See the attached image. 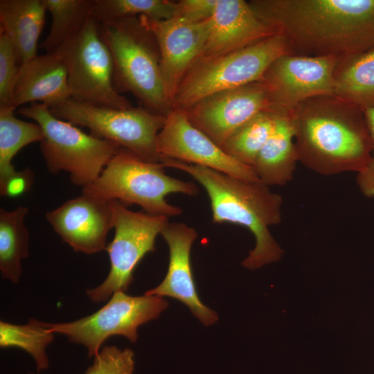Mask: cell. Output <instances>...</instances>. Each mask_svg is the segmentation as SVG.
I'll use <instances>...</instances> for the list:
<instances>
[{"mask_svg":"<svg viewBox=\"0 0 374 374\" xmlns=\"http://www.w3.org/2000/svg\"><path fill=\"white\" fill-rule=\"evenodd\" d=\"M28 208L19 206L8 211L0 209V272L17 283L22 272L21 260L29 255V232L24 223Z\"/></svg>","mask_w":374,"mask_h":374,"instance_id":"cell-23","label":"cell"},{"mask_svg":"<svg viewBox=\"0 0 374 374\" xmlns=\"http://www.w3.org/2000/svg\"><path fill=\"white\" fill-rule=\"evenodd\" d=\"M18 113L41 127L44 139L40 150L48 170L65 171L71 181L82 188L95 181L121 147L86 134L75 125L55 116L49 107L34 103Z\"/></svg>","mask_w":374,"mask_h":374,"instance_id":"cell-6","label":"cell"},{"mask_svg":"<svg viewBox=\"0 0 374 374\" xmlns=\"http://www.w3.org/2000/svg\"><path fill=\"white\" fill-rule=\"evenodd\" d=\"M55 53L65 62L71 98L82 103L117 109L132 107L113 82L114 62L100 23L92 15Z\"/></svg>","mask_w":374,"mask_h":374,"instance_id":"cell-8","label":"cell"},{"mask_svg":"<svg viewBox=\"0 0 374 374\" xmlns=\"http://www.w3.org/2000/svg\"><path fill=\"white\" fill-rule=\"evenodd\" d=\"M217 0H181L175 1L173 17L192 23L204 21L213 15Z\"/></svg>","mask_w":374,"mask_h":374,"instance_id":"cell-31","label":"cell"},{"mask_svg":"<svg viewBox=\"0 0 374 374\" xmlns=\"http://www.w3.org/2000/svg\"><path fill=\"white\" fill-rule=\"evenodd\" d=\"M298 161L290 111L279 109L274 130L253 168L265 185L285 186L292 179Z\"/></svg>","mask_w":374,"mask_h":374,"instance_id":"cell-20","label":"cell"},{"mask_svg":"<svg viewBox=\"0 0 374 374\" xmlns=\"http://www.w3.org/2000/svg\"><path fill=\"white\" fill-rule=\"evenodd\" d=\"M284 54H288L285 40L276 33L228 54L201 57L180 82L172 109L185 111L211 94L259 81L269 66Z\"/></svg>","mask_w":374,"mask_h":374,"instance_id":"cell-7","label":"cell"},{"mask_svg":"<svg viewBox=\"0 0 374 374\" xmlns=\"http://www.w3.org/2000/svg\"><path fill=\"white\" fill-rule=\"evenodd\" d=\"M161 159L204 166L249 181H260L255 170L226 154L195 127L183 111L172 109L157 137Z\"/></svg>","mask_w":374,"mask_h":374,"instance_id":"cell-14","label":"cell"},{"mask_svg":"<svg viewBox=\"0 0 374 374\" xmlns=\"http://www.w3.org/2000/svg\"><path fill=\"white\" fill-rule=\"evenodd\" d=\"M299 161L322 175L363 170L371 154L364 109L333 94L308 98L290 111Z\"/></svg>","mask_w":374,"mask_h":374,"instance_id":"cell-2","label":"cell"},{"mask_svg":"<svg viewBox=\"0 0 374 374\" xmlns=\"http://www.w3.org/2000/svg\"><path fill=\"white\" fill-rule=\"evenodd\" d=\"M288 54L342 59L374 48V0H253Z\"/></svg>","mask_w":374,"mask_h":374,"instance_id":"cell-1","label":"cell"},{"mask_svg":"<svg viewBox=\"0 0 374 374\" xmlns=\"http://www.w3.org/2000/svg\"><path fill=\"white\" fill-rule=\"evenodd\" d=\"M364 116L371 140V154L368 163L357 173V184L362 194L374 198V107L364 109Z\"/></svg>","mask_w":374,"mask_h":374,"instance_id":"cell-32","label":"cell"},{"mask_svg":"<svg viewBox=\"0 0 374 374\" xmlns=\"http://www.w3.org/2000/svg\"><path fill=\"white\" fill-rule=\"evenodd\" d=\"M109 204L115 230L105 249L110 269L99 285L86 290L94 303L108 301L114 293L128 290L136 267L147 253L154 251L157 236L169 223L168 217L132 211L117 200L109 201Z\"/></svg>","mask_w":374,"mask_h":374,"instance_id":"cell-10","label":"cell"},{"mask_svg":"<svg viewBox=\"0 0 374 374\" xmlns=\"http://www.w3.org/2000/svg\"><path fill=\"white\" fill-rule=\"evenodd\" d=\"M161 165L189 174L206 190L211 202L212 221L230 222L248 229L256 245L242 261L243 267L255 270L278 261L283 250L269 227L282 220L283 197L260 181H249L227 174L180 161L161 159Z\"/></svg>","mask_w":374,"mask_h":374,"instance_id":"cell-3","label":"cell"},{"mask_svg":"<svg viewBox=\"0 0 374 374\" xmlns=\"http://www.w3.org/2000/svg\"><path fill=\"white\" fill-rule=\"evenodd\" d=\"M271 108L268 89L259 80L211 94L183 112L195 127L222 148L237 130Z\"/></svg>","mask_w":374,"mask_h":374,"instance_id":"cell-12","label":"cell"},{"mask_svg":"<svg viewBox=\"0 0 374 374\" xmlns=\"http://www.w3.org/2000/svg\"><path fill=\"white\" fill-rule=\"evenodd\" d=\"M333 95L363 109L374 107V48L338 60Z\"/></svg>","mask_w":374,"mask_h":374,"instance_id":"cell-22","label":"cell"},{"mask_svg":"<svg viewBox=\"0 0 374 374\" xmlns=\"http://www.w3.org/2000/svg\"><path fill=\"white\" fill-rule=\"evenodd\" d=\"M28 374H34V373H28Z\"/></svg>","mask_w":374,"mask_h":374,"instance_id":"cell-34","label":"cell"},{"mask_svg":"<svg viewBox=\"0 0 374 374\" xmlns=\"http://www.w3.org/2000/svg\"><path fill=\"white\" fill-rule=\"evenodd\" d=\"M161 235L169 249L168 271L163 281L145 294L161 297L170 296L186 305L204 326L217 320V313L199 299L190 264V250L197 238L195 229L179 222L168 223Z\"/></svg>","mask_w":374,"mask_h":374,"instance_id":"cell-17","label":"cell"},{"mask_svg":"<svg viewBox=\"0 0 374 374\" xmlns=\"http://www.w3.org/2000/svg\"><path fill=\"white\" fill-rule=\"evenodd\" d=\"M15 48L9 38L0 32V107H10L19 66Z\"/></svg>","mask_w":374,"mask_h":374,"instance_id":"cell-30","label":"cell"},{"mask_svg":"<svg viewBox=\"0 0 374 374\" xmlns=\"http://www.w3.org/2000/svg\"><path fill=\"white\" fill-rule=\"evenodd\" d=\"M100 25L113 58L116 91L132 93L141 107L166 116L172 108L166 94L160 52L154 35L139 17Z\"/></svg>","mask_w":374,"mask_h":374,"instance_id":"cell-4","label":"cell"},{"mask_svg":"<svg viewBox=\"0 0 374 374\" xmlns=\"http://www.w3.org/2000/svg\"><path fill=\"white\" fill-rule=\"evenodd\" d=\"M51 16L49 33L40 48L55 53L82 27L92 13L93 0H42Z\"/></svg>","mask_w":374,"mask_h":374,"instance_id":"cell-24","label":"cell"},{"mask_svg":"<svg viewBox=\"0 0 374 374\" xmlns=\"http://www.w3.org/2000/svg\"><path fill=\"white\" fill-rule=\"evenodd\" d=\"M279 109L263 111L237 130L225 142L222 150L240 163L251 166L272 133Z\"/></svg>","mask_w":374,"mask_h":374,"instance_id":"cell-26","label":"cell"},{"mask_svg":"<svg viewBox=\"0 0 374 374\" xmlns=\"http://www.w3.org/2000/svg\"><path fill=\"white\" fill-rule=\"evenodd\" d=\"M34 179V172L29 168L16 171L0 186V195L6 197H17L31 188Z\"/></svg>","mask_w":374,"mask_h":374,"instance_id":"cell-33","label":"cell"},{"mask_svg":"<svg viewBox=\"0 0 374 374\" xmlns=\"http://www.w3.org/2000/svg\"><path fill=\"white\" fill-rule=\"evenodd\" d=\"M93 364L84 374H133L134 352L127 348L121 349L115 346L103 347L93 357Z\"/></svg>","mask_w":374,"mask_h":374,"instance_id":"cell-29","label":"cell"},{"mask_svg":"<svg viewBox=\"0 0 374 374\" xmlns=\"http://www.w3.org/2000/svg\"><path fill=\"white\" fill-rule=\"evenodd\" d=\"M12 107H0V186L16 172L12 160L24 147L42 141L39 124L20 120Z\"/></svg>","mask_w":374,"mask_h":374,"instance_id":"cell-25","label":"cell"},{"mask_svg":"<svg viewBox=\"0 0 374 374\" xmlns=\"http://www.w3.org/2000/svg\"><path fill=\"white\" fill-rule=\"evenodd\" d=\"M46 12L42 0L0 1V32L10 40L19 65L37 55Z\"/></svg>","mask_w":374,"mask_h":374,"instance_id":"cell-21","label":"cell"},{"mask_svg":"<svg viewBox=\"0 0 374 374\" xmlns=\"http://www.w3.org/2000/svg\"><path fill=\"white\" fill-rule=\"evenodd\" d=\"M160 163L145 161L121 148L98 178L82 188V194L105 201L117 200L126 206L137 204L144 212L172 217L182 209L171 205L166 197L171 193L194 196L197 185L166 175Z\"/></svg>","mask_w":374,"mask_h":374,"instance_id":"cell-5","label":"cell"},{"mask_svg":"<svg viewBox=\"0 0 374 374\" xmlns=\"http://www.w3.org/2000/svg\"><path fill=\"white\" fill-rule=\"evenodd\" d=\"M69 98L67 68L58 53L37 55L19 66L10 107L37 101L52 107Z\"/></svg>","mask_w":374,"mask_h":374,"instance_id":"cell-19","label":"cell"},{"mask_svg":"<svg viewBox=\"0 0 374 374\" xmlns=\"http://www.w3.org/2000/svg\"><path fill=\"white\" fill-rule=\"evenodd\" d=\"M55 333L44 321L30 319L26 324L0 321V347L18 348L34 359L38 372L49 366L47 347L53 341Z\"/></svg>","mask_w":374,"mask_h":374,"instance_id":"cell-27","label":"cell"},{"mask_svg":"<svg viewBox=\"0 0 374 374\" xmlns=\"http://www.w3.org/2000/svg\"><path fill=\"white\" fill-rule=\"evenodd\" d=\"M276 34L243 0H217L201 57L228 54Z\"/></svg>","mask_w":374,"mask_h":374,"instance_id":"cell-18","label":"cell"},{"mask_svg":"<svg viewBox=\"0 0 374 374\" xmlns=\"http://www.w3.org/2000/svg\"><path fill=\"white\" fill-rule=\"evenodd\" d=\"M139 19L152 33L158 44L165 91L172 106L180 82L202 53L209 19L199 23L177 17L157 20L140 16Z\"/></svg>","mask_w":374,"mask_h":374,"instance_id":"cell-15","label":"cell"},{"mask_svg":"<svg viewBox=\"0 0 374 374\" xmlns=\"http://www.w3.org/2000/svg\"><path fill=\"white\" fill-rule=\"evenodd\" d=\"M175 3L166 0H93L92 15L100 24L140 16L164 20L173 17Z\"/></svg>","mask_w":374,"mask_h":374,"instance_id":"cell-28","label":"cell"},{"mask_svg":"<svg viewBox=\"0 0 374 374\" xmlns=\"http://www.w3.org/2000/svg\"><path fill=\"white\" fill-rule=\"evenodd\" d=\"M46 217L75 251L93 254L106 249L107 235L113 229L109 201L82 194L47 212Z\"/></svg>","mask_w":374,"mask_h":374,"instance_id":"cell-16","label":"cell"},{"mask_svg":"<svg viewBox=\"0 0 374 374\" xmlns=\"http://www.w3.org/2000/svg\"><path fill=\"white\" fill-rule=\"evenodd\" d=\"M168 306L163 297L130 296L114 293L107 303L94 313L69 322L46 323L55 334L86 348L89 357L98 353L102 345L114 335H122L132 343L138 339V328L159 317Z\"/></svg>","mask_w":374,"mask_h":374,"instance_id":"cell-11","label":"cell"},{"mask_svg":"<svg viewBox=\"0 0 374 374\" xmlns=\"http://www.w3.org/2000/svg\"><path fill=\"white\" fill-rule=\"evenodd\" d=\"M57 118L87 127L92 136L119 145L143 159L160 163L157 137L166 116L141 106L117 109L82 103L69 98L49 107Z\"/></svg>","mask_w":374,"mask_h":374,"instance_id":"cell-9","label":"cell"},{"mask_svg":"<svg viewBox=\"0 0 374 374\" xmlns=\"http://www.w3.org/2000/svg\"><path fill=\"white\" fill-rule=\"evenodd\" d=\"M338 60L292 54L276 58L260 80L268 89L272 108L291 111L312 97L333 94Z\"/></svg>","mask_w":374,"mask_h":374,"instance_id":"cell-13","label":"cell"}]
</instances>
